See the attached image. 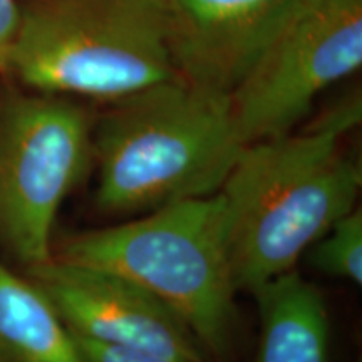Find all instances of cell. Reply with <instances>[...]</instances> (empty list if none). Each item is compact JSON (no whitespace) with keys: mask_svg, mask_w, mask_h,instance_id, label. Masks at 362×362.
<instances>
[{"mask_svg":"<svg viewBox=\"0 0 362 362\" xmlns=\"http://www.w3.org/2000/svg\"><path fill=\"white\" fill-rule=\"evenodd\" d=\"M310 265L325 275L362 284V214L354 208L312 245Z\"/></svg>","mask_w":362,"mask_h":362,"instance_id":"8fae6325","label":"cell"},{"mask_svg":"<svg viewBox=\"0 0 362 362\" xmlns=\"http://www.w3.org/2000/svg\"><path fill=\"white\" fill-rule=\"evenodd\" d=\"M94 121L78 98L0 79V253L24 270L54 257L59 210L94 168Z\"/></svg>","mask_w":362,"mask_h":362,"instance_id":"5b68a950","label":"cell"},{"mask_svg":"<svg viewBox=\"0 0 362 362\" xmlns=\"http://www.w3.org/2000/svg\"><path fill=\"white\" fill-rule=\"evenodd\" d=\"M19 29V0H0V79L8 78Z\"/></svg>","mask_w":362,"mask_h":362,"instance_id":"4fadbf2b","label":"cell"},{"mask_svg":"<svg viewBox=\"0 0 362 362\" xmlns=\"http://www.w3.org/2000/svg\"><path fill=\"white\" fill-rule=\"evenodd\" d=\"M24 272L72 336L180 362H206L205 347L183 319L123 275L57 257Z\"/></svg>","mask_w":362,"mask_h":362,"instance_id":"52a82bcc","label":"cell"},{"mask_svg":"<svg viewBox=\"0 0 362 362\" xmlns=\"http://www.w3.org/2000/svg\"><path fill=\"white\" fill-rule=\"evenodd\" d=\"M57 259L129 279L160 298L205 351L223 354L235 324V288L220 192L62 242Z\"/></svg>","mask_w":362,"mask_h":362,"instance_id":"3957f363","label":"cell"},{"mask_svg":"<svg viewBox=\"0 0 362 362\" xmlns=\"http://www.w3.org/2000/svg\"><path fill=\"white\" fill-rule=\"evenodd\" d=\"M0 362H83L69 329L27 275L0 260Z\"/></svg>","mask_w":362,"mask_h":362,"instance_id":"30bf717a","label":"cell"},{"mask_svg":"<svg viewBox=\"0 0 362 362\" xmlns=\"http://www.w3.org/2000/svg\"><path fill=\"white\" fill-rule=\"evenodd\" d=\"M243 146L228 94L178 78L106 103L93 131L96 205L107 215H139L210 197Z\"/></svg>","mask_w":362,"mask_h":362,"instance_id":"7a4b0ae2","label":"cell"},{"mask_svg":"<svg viewBox=\"0 0 362 362\" xmlns=\"http://www.w3.org/2000/svg\"><path fill=\"white\" fill-rule=\"evenodd\" d=\"M72 339L78 346L83 362H180L148 351L128 349V347L111 346V344L89 341V339L76 336H72Z\"/></svg>","mask_w":362,"mask_h":362,"instance_id":"7c38bea8","label":"cell"},{"mask_svg":"<svg viewBox=\"0 0 362 362\" xmlns=\"http://www.w3.org/2000/svg\"><path fill=\"white\" fill-rule=\"evenodd\" d=\"M8 78L25 88L111 103L176 78L165 0H19Z\"/></svg>","mask_w":362,"mask_h":362,"instance_id":"277c9868","label":"cell"},{"mask_svg":"<svg viewBox=\"0 0 362 362\" xmlns=\"http://www.w3.org/2000/svg\"><path fill=\"white\" fill-rule=\"evenodd\" d=\"M361 103L341 104L307 128L245 144L220 189L226 252L237 291L296 270L297 262L356 208L362 176L341 149Z\"/></svg>","mask_w":362,"mask_h":362,"instance_id":"6da1fadb","label":"cell"},{"mask_svg":"<svg viewBox=\"0 0 362 362\" xmlns=\"http://www.w3.org/2000/svg\"><path fill=\"white\" fill-rule=\"evenodd\" d=\"M292 0H165L175 76L228 94L250 69Z\"/></svg>","mask_w":362,"mask_h":362,"instance_id":"ba28073f","label":"cell"},{"mask_svg":"<svg viewBox=\"0 0 362 362\" xmlns=\"http://www.w3.org/2000/svg\"><path fill=\"white\" fill-rule=\"evenodd\" d=\"M362 66V0H292L230 93L240 141L292 133L329 86Z\"/></svg>","mask_w":362,"mask_h":362,"instance_id":"8992f818","label":"cell"},{"mask_svg":"<svg viewBox=\"0 0 362 362\" xmlns=\"http://www.w3.org/2000/svg\"><path fill=\"white\" fill-rule=\"evenodd\" d=\"M260 312L257 362H329L324 297L296 270L253 292Z\"/></svg>","mask_w":362,"mask_h":362,"instance_id":"9c48e42d","label":"cell"}]
</instances>
